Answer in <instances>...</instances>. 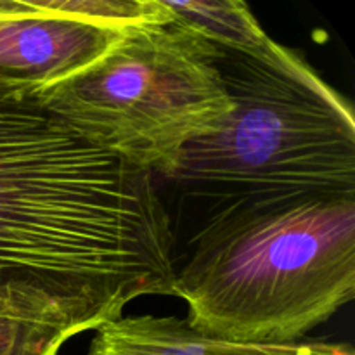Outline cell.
I'll return each mask as SVG.
<instances>
[{
	"instance_id": "obj_1",
	"label": "cell",
	"mask_w": 355,
	"mask_h": 355,
	"mask_svg": "<svg viewBox=\"0 0 355 355\" xmlns=\"http://www.w3.org/2000/svg\"><path fill=\"white\" fill-rule=\"evenodd\" d=\"M175 269L155 177L0 75V281L30 284L99 328L137 298L173 295Z\"/></svg>"
},
{
	"instance_id": "obj_2",
	"label": "cell",
	"mask_w": 355,
	"mask_h": 355,
	"mask_svg": "<svg viewBox=\"0 0 355 355\" xmlns=\"http://www.w3.org/2000/svg\"><path fill=\"white\" fill-rule=\"evenodd\" d=\"M218 66L234 110L163 179L196 225L309 198H355L352 107L298 52L277 42L259 55L220 49Z\"/></svg>"
},
{
	"instance_id": "obj_3",
	"label": "cell",
	"mask_w": 355,
	"mask_h": 355,
	"mask_svg": "<svg viewBox=\"0 0 355 355\" xmlns=\"http://www.w3.org/2000/svg\"><path fill=\"white\" fill-rule=\"evenodd\" d=\"M173 297L191 329L236 342H297L355 295V198H309L196 225Z\"/></svg>"
},
{
	"instance_id": "obj_4",
	"label": "cell",
	"mask_w": 355,
	"mask_h": 355,
	"mask_svg": "<svg viewBox=\"0 0 355 355\" xmlns=\"http://www.w3.org/2000/svg\"><path fill=\"white\" fill-rule=\"evenodd\" d=\"M218 58L220 47L175 21L141 24L35 94L90 144L166 179L184 149L220 130L234 110Z\"/></svg>"
},
{
	"instance_id": "obj_5",
	"label": "cell",
	"mask_w": 355,
	"mask_h": 355,
	"mask_svg": "<svg viewBox=\"0 0 355 355\" xmlns=\"http://www.w3.org/2000/svg\"><path fill=\"white\" fill-rule=\"evenodd\" d=\"M168 21L159 0H0V75L45 89L97 61L130 28Z\"/></svg>"
},
{
	"instance_id": "obj_6",
	"label": "cell",
	"mask_w": 355,
	"mask_h": 355,
	"mask_svg": "<svg viewBox=\"0 0 355 355\" xmlns=\"http://www.w3.org/2000/svg\"><path fill=\"white\" fill-rule=\"evenodd\" d=\"M89 355H354L345 343L236 342L203 335L173 315H121L94 329Z\"/></svg>"
},
{
	"instance_id": "obj_7",
	"label": "cell",
	"mask_w": 355,
	"mask_h": 355,
	"mask_svg": "<svg viewBox=\"0 0 355 355\" xmlns=\"http://www.w3.org/2000/svg\"><path fill=\"white\" fill-rule=\"evenodd\" d=\"M96 326L58 298L24 283L0 281V355H58Z\"/></svg>"
},
{
	"instance_id": "obj_8",
	"label": "cell",
	"mask_w": 355,
	"mask_h": 355,
	"mask_svg": "<svg viewBox=\"0 0 355 355\" xmlns=\"http://www.w3.org/2000/svg\"><path fill=\"white\" fill-rule=\"evenodd\" d=\"M170 19L189 28L217 47L238 54L259 55L269 49L267 37L248 3L241 0H159Z\"/></svg>"
}]
</instances>
